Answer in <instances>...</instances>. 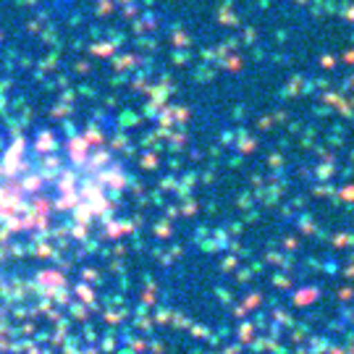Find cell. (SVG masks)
<instances>
[{"mask_svg": "<svg viewBox=\"0 0 354 354\" xmlns=\"http://www.w3.org/2000/svg\"><path fill=\"white\" fill-rule=\"evenodd\" d=\"M113 213V160L76 140L0 150V279L64 263Z\"/></svg>", "mask_w": 354, "mask_h": 354, "instance_id": "obj_1", "label": "cell"}]
</instances>
